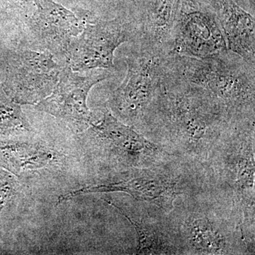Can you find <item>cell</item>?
I'll return each instance as SVG.
<instances>
[{
    "mask_svg": "<svg viewBox=\"0 0 255 255\" xmlns=\"http://www.w3.org/2000/svg\"><path fill=\"white\" fill-rule=\"evenodd\" d=\"M167 55L140 49L128 57L126 78L109 101L117 118L140 133L160 91Z\"/></svg>",
    "mask_w": 255,
    "mask_h": 255,
    "instance_id": "6",
    "label": "cell"
},
{
    "mask_svg": "<svg viewBox=\"0 0 255 255\" xmlns=\"http://www.w3.org/2000/svg\"><path fill=\"white\" fill-rule=\"evenodd\" d=\"M88 127L87 136L112 159L130 169L152 167L175 157L107 108L102 111V117Z\"/></svg>",
    "mask_w": 255,
    "mask_h": 255,
    "instance_id": "7",
    "label": "cell"
},
{
    "mask_svg": "<svg viewBox=\"0 0 255 255\" xmlns=\"http://www.w3.org/2000/svg\"><path fill=\"white\" fill-rule=\"evenodd\" d=\"M110 76V70L105 69L90 70L80 75L65 67L54 90L37 104L36 109L77 127H88L95 120L87 107L89 93L95 85Z\"/></svg>",
    "mask_w": 255,
    "mask_h": 255,
    "instance_id": "10",
    "label": "cell"
},
{
    "mask_svg": "<svg viewBox=\"0 0 255 255\" xmlns=\"http://www.w3.org/2000/svg\"><path fill=\"white\" fill-rule=\"evenodd\" d=\"M169 216L182 255H251L238 215L206 189L179 198Z\"/></svg>",
    "mask_w": 255,
    "mask_h": 255,
    "instance_id": "3",
    "label": "cell"
},
{
    "mask_svg": "<svg viewBox=\"0 0 255 255\" xmlns=\"http://www.w3.org/2000/svg\"><path fill=\"white\" fill-rule=\"evenodd\" d=\"M249 1H251L252 6L255 7V0H249Z\"/></svg>",
    "mask_w": 255,
    "mask_h": 255,
    "instance_id": "16",
    "label": "cell"
},
{
    "mask_svg": "<svg viewBox=\"0 0 255 255\" xmlns=\"http://www.w3.org/2000/svg\"><path fill=\"white\" fill-rule=\"evenodd\" d=\"M129 221L137 235V255H182L179 238L169 214L162 218L149 215L131 216L112 201L104 199Z\"/></svg>",
    "mask_w": 255,
    "mask_h": 255,
    "instance_id": "15",
    "label": "cell"
},
{
    "mask_svg": "<svg viewBox=\"0 0 255 255\" xmlns=\"http://www.w3.org/2000/svg\"><path fill=\"white\" fill-rule=\"evenodd\" d=\"M222 28L208 0H180L168 55L208 58L228 51Z\"/></svg>",
    "mask_w": 255,
    "mask_h": 255,
    "instance_id": "8",
    "label": "cell"
},
{
    "mask_svg": "<svg viewBox=\"0 0 255 255\" xmlns=\"http://www.w3.org/2000/svg\"><path fill=\"white\" fill-rule=\"evenodd\" d=\"M238 122L205 90L176 76L165 60L162 87L141 133L171 155L201 167Z\"/></svg>",
    "mask_w": 255,
    "mask_h": 255,
    "instance_id": "1",
    "label": "cell"
},
{
    "mask_svg": "<svg viewBox=\"0 0 255 255\" xmlns=\"http://www.w3.org/2000/svg\"><path fill=\"white\" fill-rule=\"evenodd\" d=\"M61 70L49 52H20L10 72L8 88L11 99L18 105L38 104L54 90Z\"/></svg>",
    "mask_w": 255,
    "mask_h": 255,
    "instance_id": "11",
    "label": "cell"
},
{
    "mask_svg": "<svg viewBox=\"0 0 255 255\" xmlns=\"http://www.w3.org/2000/svg\"><path fill=\"white\" fill-rule=\"evenodd\" d=\"M172 73L207 92L233 120H255V65L228 50L208 57L167 55Z\"/></svg>",
    "mask_w": 255,
    "mask_h": 255,
    "instance_id": "4",
    "label": "cell"
},
{
    "mask_svg": "<svg viewBox=\"0 0 255 255\" xmlns=\"http://www.w3.org/2000/svg\"><path fill=\"white\" fill-rule=\"evenodd\" d=\"M126 179L87 186L60 196L58 204L82 194L124 192L169 214L179 198L205 189L202 169L177 157L164 163L129 170Z\"/></svg>",
    "mask_w": 255,
    "mask_h": 255,
    "instance_id": "5",
    "label": "cell"
},
{
    "mask_svg": "<svg viewBox=\"0 0 255 255\" xmlns=\"http://www.w3.org/2000/svg\"><path fill=\"white\" fill-rule=\"evenodd\" d=\"M37 9L30 24L36 38L51 53L66 54L70 42L85 24L73 12L53 0H33Z\"/></svg>",
    "mask_w": 255,
    "mask_h": 255,
    "instance_id": "12",
    "label": "cell"
},
{
    "mask_svg": "<svg viewBox=\"0 0 255 255\" xmlns=\"http://www.w3.org/2000/svg\"><path fill=\"white\" fill-rule=\"evenodd\" d=\"M180 0H142V9L135 23L140 49L168 55Z\"/></svg>",
    "mask_w": 255,
    "mask_h": 255,
    "instance_id": "13",
    "label": "cell"
},
{
    "mask_svg": "<svg viewBox=\"0 0 255 255\" xmlns=\"http://www.w3.org/2000/svg\"><path fill=\"white\" fill-rule=\"evenodd\" d=\"M208 1L222 28L228 50L239 55L248 63L255 65V18L234 0Z\"/></svg>",
    "mask_w": 255,
    "mask_h": 255,
    "instance_id": "14",
    "label": "cell"
},
{
    "mask_svg": "<svg viewBox=\"0 0 255 255\" xmlns=\"http://www.w3.org/2000/svg\"><path fill=\"white\" fill-rule=\"evenodd\" d=\"M91 23L85 24L81 35L72 40L65 55L73 71L111 70L114 67L117 48L137 36L134 24L119 18L96 20Z\"/></svg>",
    "mask_w": 255,
    "mask_h": 255,
    "instance_id": "9",
    "label": "cell"
},
{
    "mask_svg": "<svg viewBox=\"0 0 255 255\" xmlns=\"http://www.w3.org/2000/svg\"><path fill=\"white\" fill-rule=\"evenodd\" d=\"M255 120L235 124L201 166L206 190L238 215L250 251L255 253Z\"/></svg>",
    "mask_w": 255,
    "mask_h": 255,
    "instance_id": "2",
    "label": "cell"
}]
</instances>
